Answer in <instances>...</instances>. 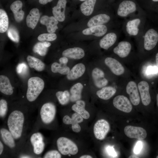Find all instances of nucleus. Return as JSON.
Here are the masks:
<instances>
[{
	"mask_svg": "<svg viewBox=\"0 0 158 158\" xmlns=\"http://www.w3.org/2000/svg\"><path fill=\"white\" fill-rule=\"evenodd\" d=\"M24 121V114L20 110H14L9 115L7 121L8 127L15 139L21 136Z\"/></svg>",
	"mask_w": 158,
	"mask_h": 158,
	"instance_id": "nucleus-1",
	"label": "nucleus"
},
{
	"mask_svg": "<svg viewBox=\"0 0 158 158\" xmlns=\"http://www.w3.org/2000/svg\"><path fill=\"white\" fill-rule=\"evenodd\" d=\"M44 83L43 80L38 77L30 78L28 82L26 98L30 102L35 101L44 89Z\"/></svg>",
	"mask_w": 158,
	"mask_h": 158,
	"instance_id": "nucleus-2",
	"label": "nucleus"
},
{
	"mask_svg": "<svg viewBox=\"0 0 158 158\" xmlns=\"http://www.w3.org/2000/svg\"><path fill=\"white\" fill-rule=\"evenodd\" d=\"M56 145L58 151L63 155H74L78 151L77 145L72 140L66 137L59 138L56 141Z\"/></svg>",
	"mask_w": 158,
	"mask_h": 158,
	"instance_id": "nucleus-3",
	"label": "nucleus"
},
{
	"mask_svg": "<svg viewBox=\"0 0 158 158\" xmlns=\"http://www.w3.org/2000/svg\"><path fill=\"white\" fill-rule=\"evenodd\" d=\"M56 109L55 105L51 102H47L42 106L40 111V115L42 122L46 124L52 122L56 114Z\"/></svg>",
	"mask_w": 158,
	"mask_h": 158,
	"instance_id": "nucleus-4",
	"label": "nucleus"
},
{
	"mask_svg": "<svg viewBox=\"0 0 158 158\" xmlns=\"http://www.w3.org/2000/svg\"><path fill=\"white\" fill-rule=\"evenodd\" d=\"M110 129V125L107 121L103 119H99L94 126V136L97 140H103L105 138Z\"/></svg>",
	"mask_w": 158,
	"mask_h": 158,
	"instance_id": "nucleus-5",
	"label": "nucleus"
},
{
	"mask_svg": "<svg viewBox=\"0 0 158 158\" xmlns=\"http://www.w3.org/2000/svg\"><path fill=\"white\" fill-rule=\"evenodd\" d=\"M124 131L125 135L128 137L139 140L144 139L147 135L146 130L143 128L130 125L125 126Z\"/></svg>",
	"mask_w": 158,
	"mask_h": 158,
	"instance_id": "nucleus-6",
	"label": "nucleus"
},
{
	"mask_svg": "<svg viewBox=\"0 0 158 158\" xmlns=\"http://www.w3.org/2000/svg\"><path fill=\"white\" fill-rule=\"evenodd\" d=\"M114 106L118 109L125 113L131 111L133 107L128 98L123 95L115 97L113 100Z\"/></svg>",
	"mask_w": 158,
	"mask_h": 158,
	"instance_id": "nucleus-7",
	"label": "nucleus"
},
{
	"mask_svg": "<svg viewBox=\"0 0 158 158\" xmlns=\"http://www.w3.org/2000/svg\"><path fill=\"white\" fill-rule=\"evenodd\" d=\"M83 121V118L77 113H73L71 118L68 115L64 116L63 118V123L66 125H72L71 128L75 133H79L81 130V128L79 124Z\"/></svg>",
	"mask_w": 158,
	"mask_h": 158,
	"instance_id": "nucleus-8",
	"label": "nucleus"
},
{
	"mask_svg": "<svg viewBox=\"0 0 158 158\" xmlns=\"http://www.w3.org/2000/svg\"><path fill=\"white\" fill-rule=\"evenodd\" d=\"M158 42V33L153 29L148 30L145 33L144 39V47L147 51L153 49Z\"/></svg>",
	"mask_w": 158,
	"mask_h": 158,
	"instance_id": "nucleus-9",
	"label": "nucleus"
},
{
	"mask_svg": "<svg viewBox=\"0 0 158 158\" xmlns=\"http://www.w3.org/2000/svg\"><path fill=\"white\" fill-rule=\"evenodd\" d=\"M30 141L33 147L34 153L37 155L41 154L43 151L45 147L42 134L39 132L34 133L30 137Z\"/></svg>",
	"mask_w": 158,
	"mask_h": 158,
	"instance_id": "nucleus-10",
	"label": "nucleus"
},
{
	"mask_svg": "<svg viewBox=\"0 0 158 158\" xmlns=\"http://www.w3.org/2000/svg\"><path fill=\"white\" fill-rule=\"evenodd\" d=\"M126 90L132 104L135 106L138 105L140 103V98L138 86L135 82L133 81L128 82Z\"/></svg>",
	"mask_w": 158,
	"mask_h": 158,
	"instance_id": "nucleus-11",
	"label": "nucleus"
},
{
	"mask_svg": "<svg viewBox=\"0 0 158 158\" xmlns=\"http://www.w3.org/2000/svg\"><path fill=\"white\" fill-rule=\"evenodd\" d=\"M138 87L142 103L145 106L149 105L151 102V98L148 83L145 80L141 81L138 83Z\"/></svg>",
	"mask_w": 158,
	"mask_h": 158,
	"instance_id": "nucleus-12",
	"label": "nucleus"
},
{
	"mask_svg": "<svg viewBox=\"0 0 158 158\" xmlns=\"http://www.w3.org/2000/svg\"><path fill=\"white\" fill-rule=\"evenodd\" d=\"M105 64L115 75L119 76L125 72V69L122 64L118 61L112 58L108 57L104 60Z\"/></svg>",
	"mask_w": 158,
	"mask_h": 158,
	"instance_id": "nucleus-13",
	"label": "nucleus"
},
{
	"mask_svg": "<svg viewBox=\"0 0 158 158\" xmlns=\"http://www.w3.org/2000/svg\"><path fill=\"white\" fill-rule=\"evenodd\" d=\"M136 9V5L133 2L130 1H124L119 5L117 14L121 17H125L134 12Z\"/></svg>",
	"mask_w": 158,
	"mask_h": 158,
	"instance_id": "nucleus-14",
	"label": "nucleus"
},
{
	"mask_svg": "<svg viewBox=\"0 0 158 158\" xmlns=\"http://www.w3.org/2000/svg\"><path fill=\"white\" fill-rule=\"evenodd\" d=\"M92 75L94 84L97 87H103L107 84L108 81L105 78L104 72L99 68H94L92 71Z\"/></svg>",
	"mask_w": 158,
	"mask_h": 158,
	"instance_id": "nucleus-15",
	"label": "nucleus"
},
{
	"mask_svg": "<svg viewBox=\"0 0 158 158\" xmlns=\"http://www.w3.org/2000/svg\"><path fill=\"white\" fill-rule=\"evenodd\" d=\"M66 0H59L56 6L52 8L54 16L59 21L63 22L65 19V11Z\"/></svg>",
	"mask_w": 158,
	"mask_h": 158,
	"instance_id": "nucleus-16",
	"label": "nucleus"
},
{
	"mask_svg": "<svg viewBox=\"0 0 158 158\" xmlns=\"http://www.w3.org/2000/svg\"><path fill=\"white\" fill-rule=\"evenodd\" d=\"M58 21L54 16H43L40 20V23L46 26L47 32L49 33H54L58 29L57 25Z\"/></svg>",
	"mask_w": 158,
	"mask_h": 158,
	"instance_id": "nucleus-17",
	"label": "nucleus"
},
{
	"mask_svg": "<svg viewBox=\"0 0 158 158\" xmlns=\"http://www.w3.org/2000/svg\"><path fill=\"white\" fill-rule=\"evenodd\" d=\"M131 49V44L128 42L123 41L119 42L113 49L114 52L121 58L127 57Z\"/></svg>",
	"mask_w": 158,
	"mask_h": 158,
	"instance_id": "nucleus-18",
	"label": "nucleus"
},
{
	"mask_svg": "<svg viewBox=\"0 0 158 158\" xmlns=\"http://www.w3.org/2000/svg\"><path fill=\"white\" fill-rule=\"evenodd\" d=\"M23 3L19 0L13 2L10 6V9L12 11L15 20L17 22H21L23 19L24 12L22 10Z\"/></svg>",
	"mask_w": 158,
	"mask_h": 158,
	"instance_id": "nucleus-19",
	"label": "nucleus"
},
{
	"mask_svg": "<svg viewBox=\"0 0 158 158\" xmlns=\"http://www.w3.org/2000/svg\"><path fill=\"white\" fill-rule=\"evenodd\" d=\"M85 54L84 50L78 47L68 49L64 50L62 53L63 56L75 59H81L84 56Z\"/></svg>",
	"mask_w": 158,
	"mask_h": 158,
	"instance_id": "nucleus-20",
	"label": "nucleus"
},
{
	"mask_svg": "<svg viewBox=\"0 0 158 158\" xmlns=\"http://www.w3.org/2000/svg\"><path fill=\"white\" fill-rule=\"evenodd\" d=\"M85 67L82 63H79L74 66L67 75L66 77L69 80H73L81 77L84 73Z\"/></svg>",
	"mask_w": 158,
	"mask_h": 158,
	"instance_id": "nucleus-21",
	"label": "nucleus"
},
{
	"mask_svg": "<svg viewBox=\"0 0 158 158\" xmlns=\"http://www.w3.org/2000/svg\"><path fill=\"white\" fill-rule=\"evenodd\" d=\"M39 9L36 8L32 9L26 18V23L29 28L34 29L36 26L40 18Z\"/></svg>",
	"mask_w": 158,
	"mask_h": 158,
	"instance_id": "nucleus-22",
	"label": "nucleus"
},
{
	"mask_svg": "<svg viewBox=\"0 0 158 158\" xmlns=\"http://www.w3.org/2000/svg\"><path fill=\"white\" fill-rule=\"evenodd\" d=\"M107 31V28L104 25H101L86 28L82 31L85 35H93L97 37H101L104 35Z\"/></svg>",
	"mask_w": 158,
	"mask_h": 158,
	"instance_id": "nucleus-23",
	"label": "nucleus"
},
{
	"mask_svg": "<svg viewBox=\"0 0 158 158\" xmlns=\"http://www.w3.org/2000/svg\"><path fill=\"white\" fill-rule=\"evenodd\" d=\"M0 91L2 93L8 95H12L13 92V87L9 78L4 75L0 76Z\"/></svg>",
	"mask_w": 158,
	"mask_h": 158,
	"instance_id": "nucleus-24",
	"label": "nucleus"
},
{
	"mask_svg": "<svg viewBox=\"0 0 158 158\" xmlns=\"http://www.w3.org/2000/svg\"><path fill=\"white\" fill-rule=\"evenodd\" d=\"M116 39L117 36L115 33H108L100 40L99 46L101 48L107 50L115 43Z\"/></svg>",
	"mask_w": 158,
	"mask_h": 158,
	"instance_id": "nucleus-25",
	"label": "nucleus"
},
{
	"mask_svg": "<svg viewBox=\"0 0 158 158\" xmlns=\"http://www.w3.org/2000/svg\"><path fill=\"white\" fill-rule=\"evenodd\" d=\"M0 133L3 141L6 145L11 148L15 147V139L9 130L1 128L0 129Z\"/></svg>",
	"mask_w": 158,
	"mask_h": 158,
	"instance_id": "nucleus-26",
	"label": "nucleus"
},
{
	"mask_svg": "<svg viewBox=\"0 0 158 158\" xmlns=\"http://www.w3.org/2000/svg\"><path fill=\"white\" fill-rule=\"evenodd\" d=\"M110 17L105 14H100L96 15L91 18L88 21L87 25L90 27L102 25L108 22Z\"/></svg>",
	"mask_w": 158,
	"mask_h": 158,
	"instance_id": "nucleus-27",
	"label": "nucleus"
},
{
	"mask_svg": "<svg viewBox=\"0 0 158 158\" xmlns=\"http://www.w3.org/2000/svg\"><path fill=\"white\" fill-rule=\"evenodd\" d=\"M116 89L111 86L104 87L96 92V95L100 98L107 100L111 98L116 93Z\"/></svg>",
	"mask_w": 158,
	"mask_h": 158,
	"instance_id": "nucleus-28",
	"label": "nucleus"
},
{
	"mask_svg": "<svg viewBox=\"0 0 158 158\" xmlns=\"http://www.w3.org/2000/svg\"><path fill=\"white\" fill-rule=\"evenodd\" d=\"M29 66L38 71H43L45 68L44 63L40 59L33 56L28 55L27 58Z\"/></svg>",
	"mask_w": 158,
	"mask_h": 158,
	"instance_id": "nucleus-29",
	"label": "nucleus"
},
{
	"mask_svg": "<svg viewBox=\"0 0 158 158\" xmlns=\"http://www.w3.org/2000/svg\"><path fill=\"white\" fill-rule=\"evenodd\" d=\"M83 88V86L80 83H77L71 87L70 89L71 94L70 100L71 101L75 102L80 99Z\"/></svg>",
	"mask_w": 158,
	"mask_h": 158,
	"instance_id": "nucleus-30",
	"label": "nucleus"
},
{
	"mask_svg": "<svg viewBox=\"0 0 158 158\" xmlns=\"http://www.w3.org/2000/svg\"><path fill=\"white\" fill-rule=\"evenodd\" d=\"M140 22L139 18H136L128 22L126 25V30L128 33L133 36L136 35L138 33V26Z\"/></svg>",
	"mask_w": 158,
	"mask_h": 158,
	"instance_id": "nucleus-31",
	"label": "nucleus"
},
{
	"mask_svg": "<svg viewBox=\"0 0 158 158\" xmlns=\"http://www.w3.org/2000/svg\"><path fill=\"white\" fill-rule=\"evenodd\" d=\"M96 1V0L85 1L80 6V9L82 13L86 16L91 15L93 12Z\"/></svg>",
	"mask_w": 158,
	"mask_h": 158,
	"instance_id": "nucleus-32",
	"label": "nucleus"
},
{
	"mask_svg": "<svg viewBox=\"0 0 158 158\" xmlns=\"http://www.w3.org/2000/svg\"><path fill=\"white\" fill-rule=\"evenodd\" d=\"M51 71L54 73H59L62 75H67L70 69L66 65L58 63H53L51 66Z\"/></svg>",
	"mask_w": 158,
	"mask_h": 158,
	"instance_id": "nucleus-33",
	"label": "nucleus"
},
{
	"mask_svg": "<svg viewBox=\"0 0 158 158\" xmlns=\"http://www.w3.org/2000/svg\"><path fill=\"white\" fill-rule=\"evenodd\" d=\"M8 19L7 15L3 9H0V32L4 33L8 29Z\"/></svg>",
	"mask_w": 158,
	"mask_h": 158,
	"instance_id": "nucleus-34",
	"label": "nucleus"
},
{
	"mask_svg": "<svg viewBox=\"0 0 158 158\" xmlns=\"http://www.w3.org/2000/svg\"><path fill=\"white\" fill-rule=\"evenodd\" d=\"M56 95L59 103L62 105L67 104L70 100V95L68 90L58 91Z\"/></svg>",
	"mask_w": 158,
	"mask_h": 158,
	"instance_id": "nucleus-35",
	"label": "nucleus"
},
{
	"mask_svg": "<svg viewBox=\"0 0 158 158\" xmlns=\"http://www.w3.org/2000/svg\"><path fill=\"white\" fill-rule=\"evenodd\" d=\"M72 109L74 111L80 115L84 119H88L90 116L89 112L85 109V108L75 104L72 107Z\"/></svg>",
	"mask_w": 158,
	"mask_h": 158,
	"instance_id": "nucleus-36",
	"label": "nucleus"
},
{
	"mask_svg": "<svg viewBox=\"0 0 158 158\" xmlns=\"http://www.w3.org/2000/svg\"><path fill=\"white\" fill-rule=\"evenodd\" d=\"M8 37L12 41L16 43L19 41V35L17 29L14 27H10L7 31Z\"/></svg>",
	"mask_w": 158,
	"mask_h": 158,
	"instance_id": "nucleus-37",
	"label": "nucleus"
},
{
	"mask_svg": "<svg viewBox=\"0 0 158 158\" xmlns=\"http://www.w3.org/2000/svg\"><path fill=\"white\" fill-rule=\"evenodd\" d=\"M47 48L45 47L43 42H38L35 44L33 48V51L35 53H37L40 56H45L47 51Z\"/></svg>",
	"mask_w": 158,
	"mask_h": 158,
	"instance_id": "nucleus-38",
	"label": "nucleus"
},
{
	"mask_svg": "<svg viewBox=\"0 0 158 158\" xmlns=\"http://www.w3.org/2000/svg\"><path fill=\"white\" fill-rule=\"evenodd\" d=\"M57 38L56 35L54 33H43L40 35L38 37V40L41 42L45 41H52Z\"/></svg>",
	"mask_w": 158,
	"mask_h": 158,
	"instance_id": "nucleus-39",
	"label": "nucleus"
},
{
	"mask_svg": "<svg viewBox=\"0 0 158 158\" xmlns=\"http://www.w3.org/2000/svg\"><path fill=\"white\" fill-rule=\"evenodd\" d=\"M8 110V105L7 102L4 99L0 100V116L4 117L6 115Z\"/></svg>",
	"mask_w": 158,
	"mask_h": 158,
	"instance_id": "nucleus-40",
	"label": "nucleus"
},
{
	"mask_svg": "<svg viewBox=\"0 0 158 158\" xmlns=\"http://www.w3.org/2000/svg\"><path fill=\"white\" fill-rule=\"evenodd\" d=\"M61 157V153L59 151L52 150L47 152L43 157L45 158H60Z\"/></svg>",
	"mask_w": 158,
	"mask_h": 158,
	"instance_id": "nucleus-41",
	"label": "nucleus"
},
{
	"mask_svg": "<svg viewBox=\"0 0 158 158\" xmlns=\"http://www.w3.org/2000/svg\"><path fill=\"white\" fill-rule=\"evenodd\" d=\"M28 66L24 63H19L17 66L16 71L17 73L20 75H24L26 73Z\"/></svg>",
	"mask_w": 158,
	"mask_h": 158,
	"instance_id": "nucleus-42",
	"label": "nucleus"
},
{
	"mask_svg": "<svg viewBox=\"0 0 158 158\" xmlns=\"http://www.w3.org/2000/svg\"><path fill=\"white\" fill-rule=\"evenodd\" d=\"M142 142L140 141H138L134 147L133 150L134 153L136 154L139 153L142 149Z\"/></svg>",
	"mask_w": 158,
	"mask_h": 158,
	"instance_id": "nucleus-43",
	"label": "nucleus"
},
{
	"mask_svg": "<svg viewBox=\"0 0 158 158\" xmlns=\"http://www.w3.org/2000/svg\"><path fill=\"white\" fill-rule=\"evenodd\" d=\"M107 151L109 155L113 157L116 156V153L113 147H108L107 148Z\"/></svg>",
	"mask_w": 158,
	"mask_h": 158,
	"instance_id": "nucleus-44",
	"label": "nucleus"
},
{
	"mask_svg": "<svg viewBox=\"0 0 158 158\" xmlns=\"http://www.w3.org/2000/svg\"><path fill=\"white\" fill-rule=\"evenodd\" d=\"M157 71V68L154 67H150L148 68L147 71V73L148 74H152L155 73Z\"/></svg>",
	"mask_w": 158,
	"mask_h": 158,
	"instance_id": "nucleus-45",
	"label": "nucleus"
},
{
	"mask_svg": "<svg viewBox=\"0 0 158 158\" xmlns=\"http://www.w3.org/2000/svg\"><path fill=\"white\" fill-rule=\"evenodd\" d=\"M68 61V59L67 57L63 56L61 57L59 59V62L60 63L62 64L66 65Z\"/></svg>",
	"mask_w": 158,
	"mask_h": 158,
	"instance_id": "nucleus-46",
	"label": "nucleus"
},
{
	"mask_svg": "<svg viewBox=\"0 0 158 158\" xmlns=\"http://www.w3.org/2000/svg\"><path fill=\"white\" fill-rule=\"evenodd\" d=\"M76 104L83 107L85 106V103L84 101L81 100H78L76 101Z\"/></svg>",
	"mask_w": 158,
	"mask_h": 158,
	"instance_id": "nucleus-47",
	"label": "nucleus"
},
{
	"mask_svg": "<svg viewBox=\"0 0 158 158\" xmlns=\"http://www.w3.org/2000/svg\"><path fill=\"white\" fill-rule=\"evenodd\" d=\"M53 0H39V1L40 4H45L48 2L52 1Z\"/></svg>",
	"mask_w": 158,
	"mask_h": 158,
	"instance_id": "nucleus-48",
	"label": "nucleus"
},
{
	"mask_svg": "<svg viewBox=\"0 0 158 158\" xmlns=\"http://www.w3.org/2000/svg\"><path fill=\"white\" fill-rule=\"evenodd\" d=\"M4 145L1 141H0V155H1L3 151Z\"/></svg>",
	"mask_w": 158,
	"mask_h": 158,
	"instance_id": "nucleus-49",
	"label": "nucleus"
},
{
	"mask_svg": "<svg viewBox=\"0 0 158 158\" xmlns=\"http://www.w3.org/2000/svg\"><path fill=\"white\" fill-rule=\"evenodd\" d=\"M43 43L44 46L47 48L51 45V43L47 41H44Z\"/></svg>",
	"mask_w": 158,
	"mask_h": 158,
	"instance_id": "nucleus-50",
	"label": "nucleus"
},
{
	"mask_svg": "<svg viewBox=\"0 0 158 158\" xmlns=\"http://www.w3.org/2000/svg\"><path fill=\"white\" fill-rule=\"evenodd\" d=\"M80 158H92V157L89 155H84L81 156Z\"/></svg>",
	"mask_w": 158,
	"mask_h": 158,
	"instance_id": "nucleus-51",
	"label": "nucleus"
},
{
	"mask_svg": "<svg viewBox=\"0 0 158 158\" xmlns=\"http://www.w3.org/2000/svg\"><path fill=\"white\" fill-rule=\"evenodd\" d=\"M155 60L156 64L158 68V52L156 54L155 56Z\"/></svg>",
	"mask_w": 158,
	"mask_h": 158,
	"instance_id": "nucleus-52",
	"label": "nucleus"
},
{
	"mask_svg": "<svg viewBox=\"0 0 158 158\" xmlns=\"http://www.w3.org/2000/svg\"><path fill=\"white\" fill-rule=\"evenodd\" d=\"M20 157L22 158H31V157L28 155H23L20 156Z\"/></svg>",
	"mask_w": 158,
	"mask_h": 158,
	"instance_id": "nucleus-53",
	"label": "nucleus"
},
{
	"mask_svg": "<svg viewBox=\"0 0 158 158\" xmlns=\"http://www.w3.org/2000/svg\"><path fill=\"white\" fill-rule=\"evenodd\" d=\"M129 158H139V157H138L137 156L134 155H130L129 157Z\"/></svg>",
	"mask_w": 158,
	"mask_h": 158,
	"instance_id": "nucleus-54",
	"label": "nucleus"
},
{
	"mask_svg": "<svg viewBox=\"0 0 158 158\" xmlns=\"http://www.w3.org/2000/svg\"><path fill=\"white\" fill-rule=\"evenodd\" d=\"M156 99H157V107H158V93L157 94V95Z\"/></svg>",
	"mask_w": 158,
	"mask_h": 158,
	"instance_id": "nucleus-55",
	"label": "nucleus"
},
{
	"mask_svg": "<svg viewBox=\"0 0 158 158\" xmlns=\"http://www.w3.org/2000/svg\"><path fill=\"white\" fill-rule=\"evenodd\" d=\"M152 0L154 2H158V0Z\"/></svg>",
	"mask_w": 158,
	"mask_h": 158,
	"instance_id": "nucleus-56",
	"label": "nucleus"
},
{
	"mask_svg": "<svg viewBox=\"0 0 158 158\" xmlns=\"http://www.w3.org/2000/svg\"><path fill=\"white\" fill-rule=\"evenodd\" d=\"M79 0L81 1H85L86 0Z\"/></svg>",
	"mask_w": 158,
	"mask_h": 158,
	"instance_id": "nucleus-57",
	"label": "nucleus"
},
{
	"mask_svg": "<svg viewBox=\"0 0 158 158\" xmlns=\"http://www.w3.org/2000/svg\"><path fill=\"white\" fill-rule=\"evenodd\" d=\"M157 158H158V156H157Z\"/></svg>",
	"mask_w": 158,
	"mask_h": 158,
	"instance_id": "nucleus-58",
	"label": "nucleus"
}]
</instances>
